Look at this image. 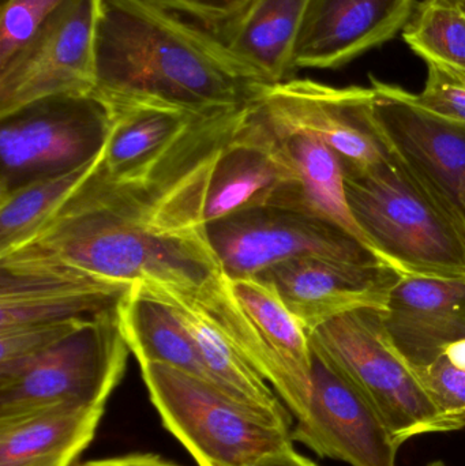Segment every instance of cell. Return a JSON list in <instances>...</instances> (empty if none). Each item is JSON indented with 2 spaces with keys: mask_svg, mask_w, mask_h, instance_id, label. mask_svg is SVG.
<instances>
[{
  "mask_svg": "<svg viewBox=\"0 0 465 466\" xmlns=\"http://www.w3.org/2000/svg\"><path fill=\"white\" fill-rule=\"evenodd\" d=\"M245 106L201 115L160 153L126 171L98 167L35 228L0 248V271L182 287L223 271L205 208Z\"/></svg>",
  "mask_w": 465,
  "mask_h": 466,
  "instance_id": "6da1fadb",
  "label": "cell"
},
{
  "mask_svg": "<svg viewBox=\"0 0 465 466\" xmlns=\"http://www.w3.org/2000/svg\"><path fill=\"white\" fill-rule=\"evenodd\" d=\"M95 44L103 101L202 115L245 106L267 86L220 37L142 0H98Z\"/></svg>",
  "mask_w": 465,
  "mask_h": 466,
  "instance_id": "7a4b0ae2",
  "label": "cell"
},
{
  "mask_svg": "<svg viewBox=\"0 0 465 466\" xmlns=\"http://www.w3.org/2000/svg\"><path fill=\"white\" fill-rule=\"evenodd\" d=\"M343 171L352 215L388 265L404 276L465 279V229L398 161Z\"/></svg>",
  "mask_w": 465,
  "mask_h": 466,
  "instance_id": "3957f363",
  "label": "cell"
},
{
  "mask_svg": "<svg viewBox=\"0 0 465 466\" xmlns=\"http://www.w3.org/2000/svg\"><path fill=\"white\" fill-rule=\"evenodd\" d=\"M232 345L275 388L297 420L313 393V352L299 320L258 277L229 279L218 271L198 287H182Z\"/></svg>",
  "mask_w": 465,
  "mask_h": 466,
  "instance_id": "277c9868",
  "label": "cell"
},
{
  "mask_svg": "<svg viewBox=\"0 0 465 466\" xmlns=\"http://www.w3.org/2000/svg\"><path fill=\"white\" fill-rule=\"evenodd\" d=\"M139 367L163 426L198 466H253L294 446L292 427L254 412L212 383L167 364Z\"/></svg>",
  "mask_w": 465,
  "mask_h": 466,
  "instance_id": "5b68a950",
  "label": "cell"
},
{
  "mask_svg": "<svg viewBox=\"0 0 465 466\" xmlns=\"http://www.w3.org/2000/svg\"><path fill=\"white\" fill-rule=\"evenodd\" d=\"M381 312L360 309L329 320L308 333L311 350L365 397L400 448L420 435L450 432L417 374L388 342Z\"/></svg>",
  "mask_w": 465,
  "mask_h": 466,
  "instance_id": "8992f818",
  "label": "cell"
},
{
  "mask_svg": "<svg viewBox=\"0 0 465 466\" xmlns=\"http://www.w3.org/2000/svg\"><path fill=\"white\" fill-rule=\"evenodd\" d=\"M128 355L117 311L100 315L0 383V419L56 405L106 407L125 375Z\"/></svg>",
  "mask_w": 465,
  "mask_h": 466,
  "instance_id": "52a82bcc",
  "label": "cell"
},
{
  "mask_svg": "<svg viewBox=\"0 0 465 466\" xmlns=\"http://www.w3.org/2000/svg\"><path fill=\"white\" fill-rule=\"evenodd\" d=\"M109 112L93 93L46 98L2 119L0 193L70 171L106 144Z\"/></svg>",
  "mask_w": 465,
  "mask_h": 466,
  "instance_id": "ba28073f",
  "label": "cell"
},
{
  "mask_svg": "<svg viewBox=\"0 0 465 466\" xmlns=\"http://www.w3.org/2000/svg\"><path fill=\"white\" fill-rule=\"evenodd\" d=\"M248 104L273 126L321 139L343 169L371 168L389 157L374 117L373 87L292 78L259 87Z\"/></svg>",
  "mask_w": 465,
  "mask_h": 466,
  "instance_id": "9c48e42d",
  "label": "cell"
},
{
  "mask_svg": "<svg viewBox=\"0 0 465 466\" xmlns=\"http://www.w3.org/2000/svg\"><path fill=\"white\" fill-rule=\"evenodd\" d=\"M207 235L229 279L258 277L278 263L305 257L385 263L338 227L283 208L243 210L209 224Z\"/></svg>",
  "mask_w": 465,
  "mask_h": 466,
  "instance_id": "30bf717a",
  "label": "cell"
},
{
  "mask_svg": "<svg viewBox=\"0 0 465 466\" xmlns=\"http://www.w3.org/2000/svg\"><path fill=\"white\" fill-rule=\"evenodd\" d=\"M370 81L385 149L465 229V127L426 111L398 85Z\"/></svg>",
  "mask_w": 465,
  "mask_h": 466,
  "instance_id": "8fae6325",
  "label": "cell"
},
{
  "mask_svg": "<svg viewBox=\"0 0 465 466\" xmlns=\"http://www.w3.org/2000/svg\"><path fill=\"white\" fill-rule=\"evenodd\" d=\"M98 0H67L0 66V119L46 98L93 95Z\"/></svg>",
  "mask_w": 465,
  "mask_h": 466,
  "instance_id": "7c38bea8",
  "label": "cell"
},
{
  "mask_svg": "<svg viewBox=\"0 0 465 466\" xmlns=\"http://www.w3.org/2000/svg\"><path fill=\"white\" fill-rule=\"evenodd\" d=\"M404 274L385 263H354L305 257L259 274L278 292L308 333L360 309L385 311Z\"/></svg>",
  "mask_w": 465,
  "mask_h": 466,
  "instance_id": "4fadbf2b",
  "label": "cell"
},
{
  "mask_svg": "<svg viewBox=\"0 0 465 466\" xmlns=\"http://www.w3.org/2000/svg\"><path fill=\"white\" fill-rule=\"evenodd\" d=\"M292 441L351 466H396L400 449L365 397L314 353L310 407Z\"/></svg>",
  "mask_w": 465,
  "mask_h": 466,
  "instance_id": "5bb4252c",
  "label": "cell"
},
{
  "mask_svg": "<svg viewBox=\"0 0 465 466\" xmlns=\"http://www.w3.org/2000/svg\"><path fill=\"white\" fill-rule=\"evenodd\" d=\"M417 0H308L295 46L298 68L335 70L403 32Z\"/></svg>",
  "mask_w": 465,
  "mask_h": 466,
  "instance_id": "9a60e30c",
  "label": "cell"
},
{
  "mask_svg": "<svg viewBox=\"0 0 465 466\" xmlns=\"http://www.w3.org/2000/svg\"><path fill=\"white\" fill-rule=\"evenodd\" d=\"M294 179L275 134L246 104L210 179L207 226L243 210L270 207Z\"/></svg>",
  "mask_w": 465,
  "mask_h": 466,
  "instance_id": "2e32d148",
  "label": "cell"
},
{
  "mask_svg": "<svg viewBox=\"0 0 465 466\" xmlns=\"http://www.w3.org/2000/svg\"><path fill=\"white\" fill-rule=\"evenodd\" d=\"M381 314L390 347L412 371L423 369L465 339V279L403 276Z\"/></svg>",
  "mask_w": 465,
  "mask_h": 466,
  "instance_id": "e0dca14e",
  "label": "cell"
},
{
  "mask_svg": "<svg viewBox=\"0 0 465 466\" xmlns=\"http://www.w3.org/2000/svg\"><path fill=\"white\" fill-rule=\"evenodd\" d=\"M133 284L60 274L0 271V330L92 319L117 311Z\"/></svg>",
  "mask_w": 465,
  "mask_h": 466,
  "instance_id": "ac0fdd59",
  "label": "cell"
},
{
  "mask_svg": "<svg viewBox=\"0 0 465 466\" xmlns=\"http://www.w3.org/2000/svg\"><path fill=\"white\" fill-rule=\"evenodd\" d=\"M141 284L168 304L179 318L186 330L193 337L216 388L254 412L261 413L276 423L292 427L294 415L270 388L272 385L229 342L182 288L156 281H142Z\"/></svg>",
  "mask_w": 465,
  "mask_h": 466,
  "instance_id": "d6986e66",
  "label": "cell"
},
{
  "mask_svg": "<svg viewBox=\"0 0 465 466\" xmlns=\"http://www.w3.org/2000/svg\"><path fill=\"white\" fill-rule=\"evenodd\" d=\"M254 112L275 134L295 175L294 182L278 194L270 207L294 210L332 224L385 262L352 215L343 167L333 150L316 137L284 130L265 120L256 109Z\"/></svg>",
  "mask_w": 465,
  "mask_h": 466,
  "instance_id": "ffe728a7",
  "label": "cell"
},
{
  "mask_svg": "<svg viewBox=\"0 0 465 466\" xmlns=\"http://www.w3.org/2000/svg\"><path fill=\"white\" fill-rule=\"evenodd\" d=\"M104 410L65 404L0 419V466H74L95 440Z\"/></svg>",
  "mask_w": 465,
  "mask_h": 466,
  "instance_id": "44dd1931",
  "label": "cell"
},
{
  "mask_svg": "<svg viewBox=\"0 0 465 466\" xmlns=\"http://www.w3.org/2000/svg\"><path fill=\"white\" fill-rule=\"evenodd\" d=\"M308 0H254L224 43L267 85L292 79L295 46Z\"/></svg>",
  "mask_w": 465,
  "mask_h": 466,
  "instance_id": "7402d4cb",
  "label": "cell"
},
{
  "mask_svg": "<svg viewBox=\"0 0 465 466\" xmlns=\"http://www.w3.org/2000/svg\"><path fill=\"white\" fill-rule=\"evenodd\" d=\"M117 319L139 366L167 364L212 383L193 337L171 307L141 282H134L120 301Z\"/></svg>",
  "mask_w": 465,
  "mask_h": 466,
  "instance_id": "603a6c76",
  "label": "cell"
},
{
  "mask_svg": "<svg viewBox=\"0 0 465 466\" xmlns=\"http://www.w3.org/2000/svg\"><path fill=\"white\" fill-rule=\"evenodd\" d=\"M103 103L108 108L111 123L101 167L111 174L126 171L157 155L201 116L167 104Z\"/></svg>",
  "mask_w": 465,
  "mask_h": 466,
  "instance_id": "cb8c5ba5",
  "label": "cell"
},
{
  "mask_svg": "<svg viewBox=\"0 0 465 466\" xmlns=\"http://www.w3.org/2000/svg\"><path fill=\"white\" fill-rule=\"evenodd\" d=\"M104 155L106 144L97 156L76 168L0 193V248L35 228L56 209L63 199L97 171Z\"/></svg>",
  "mask_w": 465,
  "mask_h": 466,
  "instance_id": "d4e9b609",
  "label": "cell"
},
{
  "mask_svg": "<svg viewBox=\"0 0 465 466\" xmlns=\"http://www.w3.org/2000/svg\"><path fill=\"white\" fill-rule=\"evenodd\" d=\"M403 38L426 65L465 73V10L459 0L417 3Z\"/></svg>",
  "mask_w": 465,
  "mask_h": 466,
  "instance_id": "484cf974",
  "label": "cell"
},
{
  "mask_svg": "<svg viewBox=\"0 0 465 466\" xmlns=\"http://www.w3.org/2000/svg\"><path fill=\"white\" fill-rule=\"evenodd\" d=\"M414 372L450 431L465 429V339L445 348L431 363Z\"/></svg>",
  "mask_w": 465,
  "mask_h": 466,
  "instance_id": "4316f807",
  "label": "cell"
},
{
  "mask_svg": "<svg viewBox=\"0 0 465 466\" xmlns=\"http://www.w3.org/2000/svg\"><path fill=\"white\" fill-rule=\"evenodd\" d=\"M92 319L56 320L0 330V383L21 374L41 355Z\"/></svg>",
  "mask_w": 465,
  "mask_h": 466,
  "instance_id": "83f0119b",
  "label": "cell"
},
{
  "mask_svg": "<svg viewBox=\"0 0 465 466\" xmlns=\"http://www.w3.org/2000/svg\"><path fill=\"white\" fill-rule=\"evenodd\" d=\"M67 0H2L0 66L35 37Z\"/></svg>",
  "mask_w": 465,
  "mask_h": 466,
  "instance_id": "f1b7e54d",
  "label": "cell"
},
{
  "mask_svg": "<svg viewBox=\"0 0 465 466\" xmlns=\"http://www.w3.org/2000/svg\"><path fill=\"white\" fill-rule=\"evenodd\" d=\"M415 101L426 111L465 127V73L428 65L425 86Z\"/></svg>",
  "mask_w": 465,
  "mask_h": 466,
  "instance_id": "f546056e",
  "label": "cell"
},
{
  "mask_svg": "<svg viewBox=\"0 0 465 466\" xmlns=\"http://www.w3.org/2000/svg\"><path fill=\"white\" fill-rule=\"evenodd\" d=\"M224 40L254 0H142Z\"/></svg>",
  "mask_w": 465,
  "mask_h": 466,
  "instance_id": "4dcf8cb0",
  "label": "cell"
},
{
  "mask_svg": "<svg viewBox=\"0 0 465 466\" xmlns=\"http://www.w3.org/2000/svg\"><path fill=\"white\" fill-rule=\"evenodd\" d=\"M74 466H182L169 461L158 454L133 453L127 456L112 457V459L95 460Z\"/></svg>",
  "mask_w": 465,
  "mask_h": 466,
  "instance_id": "1f68e13d",
  "label": "cell"
},
{
  "mask_svg": "<svg viewBox=\"0 0 465 466\" xmlns=\"http://www.w3.org/2000/svg\"><path fill=\"white\" fill-rule=\"evenodd\" d=\"M253 466H319L295 451L294 446L268 454Z\"/></svg>",
  "mask_w": 465,
  "mask_h": 466,
  "instance_id": "d6a6232c",
  "label": "cell"
},
{
  "mask_svg": "<svg viewBox=\"0 0 465 466\" xmlns=\"http://www.w3.org/2000/svg\"><path fill=\"white\" fill-rule=\"evenodd\" d=\"M426 466H447L444 461H441V460H437V461L430 462V464H428Z\"/></svg>",
  "mask_w": 465,
  "mask_h": 466,
  "instance_id": "836d02e7",
  "label": "cell"
},
{
  "mask_svg": "<svg viewBox=\"0 0 465 466\" xmlns=\"http://www.w3.org/2000/svg\"><path fill=\"white\" fill-rule=\"evenodd\" d=\"M459 2L461 3V5H463V8L465 10V0H459Z\"/></svg>",
  "mask_w": 465,
  "mask_h": 466,
  "instance_id": "e575fe53",
  "label": "cell"
}]
</instances>
